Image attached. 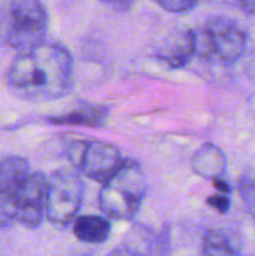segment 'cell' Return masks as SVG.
<instances>
[{
  "label": "cell",
  "mask_w": 255,
  "mask_h": 256,
  "mask_svg": "<svg viewBox=\"0 0 255 256\" xmlns=\"http://www.w3.org/2000/svg\"><path fill=\"white\" fill-rule=\"evenodd\" d=\"M101 2L117 9V10H128L134 4L135 0H101Z\"/></svg>",
  "instance_id": "cell-17"
},
{
  "label": "cell",
  "mask_w": 255,
  "mask_h": 256,
  "mask_svg": "<svg viewBox=\"0 0 255 256\" xmlns=\"http://www.w3.org/2000/svg\"><path fill=\"white\" fill-rule=\"evenodd\" d=\"M207 204H209L213 210H216L218 213H221V214H225V213L230 210V207H231L230 198H228L227 195H224V194H215V195H212V196L207 200Z\"/></svg>",
  "instance_id": "cell-16"
},
{
  "label": "cell",
  "mask_w": 255,
  "mask_h": 256,
  "mask_svg": "<svg viewBox=\"0 0 255 256\" xmlns=\"http://www.w3.org/2000/svg\"><path fill=\"white\" fill-rule=\"evenodd\" d=\"M195 33V52L216 56L225 63H233L245 52L248 33L240 22L228 16L210 18Z\"/></svg>",
  "instance_id": "cell-6"
},
{
  "label": "cell",
  "mask_w": 255,
  "mask_h": 256,
  "mask_svg": "<svg viewBox=\"0 0 255 256\" xmlns=\"http://www.w3.org/2000/svg\"><path fill=\"white\" fill-rule=\"evenodd\" d=\"M195 54V33L192 30L170 34L156 51V57L173 69L185 68Z\"/></svg>",
  "instance_id": "cell-8"
},
{
  "label": "cell",
  "mask_w": 255,
  "mask_h": 256,
  "mask_svg": "<svg viewBox=\"0 0 255 256\" xmlns=\"http://www.w3.org/2000/svg\"><path fill=\"white\" fill-rule=\"evenodd\" d=\"M239 195L248 214L255 218V178L243 176L239 178Z\"/></svg>",
  "instance_id": "cell-14"
},
{
  "label": "cell",
  "mask_w": 255,
  "mask_h": 256,
  "mask_svg": "<svg viewBox=\"0 0 255 256\" xmlns=\"http://www.w3.org/2000/svg\"><path fill=\"white\" fill-rule=\"evenodd\" d=\"M147 195V180L141 165L134 159L123 160L122 166L108 178L99 192L101 212L114 220H132Z\"/></svg>",
  "instance_id": "cell-3"
},
{
  "label": "cell",
  "mask_w": 255,
  "mask_h": 256,
  "mask_svg": "<svg viewBox=\"0 0 255 256\" xmlns=\"http://www.w3.org/2000/svg\"><path fill=\"white\" fill-rule=\"evenodd\" d=\"M48 15L41 0L0 2V48L27 50L45 42Z\"/></svg>",
  "instance_id": "cell-2"
},
{
  "label": "cell",
  "mask_w": 255,
  "mask_h": 256,
  "mask_svg": "<svg viewBox=\"0 0 255 256\" xmlns=\"http://www.w3.org/2000/svg\"><path fill=\"white\" fill-rule=\"evenodd\" d=\"M111 232V224L102 216L87 214L74 220V236L87 244L105 243Z\"/></svg>",
  "instance_id": "cell-12"
},
{
  "label": "cell",
  "mask_w": 255,
  "mask_h": 256,
  "mask_svg": "<svg viewBox=\"0 0 255 256\" xmlns=\"http://www.w3.org/2000/svg\"><path fill=\"white\" fill-rule=\"evenodd\" d=\"M213 184H215V188H216L218 194L228 195V192H231V188H230V184L224 180V177H222V178H216V180H213Z\"/></svg>",
  "instance_id": "cell-19"
},
{
  "label": "cell",
  "mask_w": 255,
  "mask_h": 256,
  "mask_svg": "<svg viewBox=\"0 0 255 256\" xmlns=\"http://www.w3.org/2000/svg\"><path fill=\"white\" fill-rule=\"evenodd\" d=\"M29 174L27 159L15 154H0V192L15 188Z\"/></svg>",
  "instance_id": "cell-13"
},
{
  "label": "cell",
  "mask_w": 255,
  "mask_h": 256,
  "mask_svg": "<svg viewBox=\"0 0 255 256\" xmlns=\"http://www.w3.org/2000/svg\"><path fill=\"white\" fill-rule=\"evenodd\" d=\"M84 183L78 172L60 168L47 177V220L66 228L77 218L83 204Z\"/></svg>",
  "instance_id": "cell-5"
},
{
  "label": "cell",
  "mask_w": 255,
  "mask_h": 256,
  "mask_svg": "<svg viewBox=\"0 0 255 256\" xmlns=\"http://www.w3.org/2000/svg\"><path fill=\"white\" fill-rule=\"evenodd\" d=\"M240 4L246 14L255 16V0H240Z\"/></svg>",
  "instance_id": "cell-20"
},
{
  "label": "cell",
  "mask_w": 255,
  "mask_h": 256,
  "mask_svg": "<svg viewBox=\"0 0 255 256\" xmlns=\"http://www.w3.org/2000/svg\"><path fill=\"white\" fill-rule=\"evenodd\" d=\"M153 2L158 3L162 9L174 14L188 12L197 4V0H153Z\"/></svg>",
  "instance_id": "cell-15"
},
{
  "label": "cell",
  "mask_w": 255,
  "mask_h": 256,
  "mask_svg": "<svg viewBox=\"0 0 255 256\" xmlns=\"http://www.w3.org/2000/svg\"><path fill=\"white\" fill-rule=\"evenodd\" d=\"M191 168L203 178H222L227 171V156L218 146L207 142L203 144L192 156Z\"/></svg>",
  "instance_id": "cell-9"
},
{
  "label": "cell",
  "mask_w": 255,
  "mask_h": 256,
  "mask_svg": "<svg viewBox=\"0 0 255 256\" xmlns=\"http://www.w3.org/2000/svg\"><path fill=\"white\" fill-rule=\"evenodd\" d=\"M9 92L27 102L65 98L74 86V60L59 44L42 42L20 51L6 70Z\"/></svg>",
  "instance_id": "cell-1"
},
{
  "label": "cell",
  "mask_w": 255,
  "mask_h": 256,
  "mask_svg": "<svg viewBox=\"0 0 255 256\" xmlns=\"http://www.w3.org/2000/svg\"><path fill=\"white\" fill-rule=\"evenodd\" d=\"M108 108L95 104H80L66 114L48 117L51 124L60 126H90L98 128L107 122Z\"/></svg>",
  "instance_id": "cell-10"
},
{
  "label": "cell",
  "mask_w": 255,
  "mask_h": 256,
  "mask_svg": "<svg viewBox=\"0 0 255 256\" xmlns=\"http://www.w3.org/2000/svg\"><path fill=\"white\" fill-rule=\"evenodd\" d=\"M66 154L77 171L102 184L123 164L119 148L105 141H72L66 148Z\"/></svg>",
  "instance_id": "cell-7"
},
{
  "label": "cell",
  "mask_w": 255,
  "mask_h": 256,
  "mask_svg": "<svg viewBox=\"0 0 255 256\" xmlns=\"http://www.w3.org/2000/svg\"><path fill=\"white\" fill-rule=\"evenodd\" d=\"M203 256H239L242 252V240L237 234L225 228L206 231L201 243Z\"/></svg>",
  "instance_id": "cell-11"
},
{
  "label": "cell",
  "mask_w": 255,
  "mask_h": 256,
  "mask_svg": "<svg viewBox=\"0 0 255 256\" xmlns=\"http://www.w3.org/2000/svg\"><path fill=\"white\" fill-rule=\"evenodd\" d=\"M47 219V177L30 172L20 184L0 192V228L20 224L36 230Z\"/></svg>",
  "instance_id": "cell-4"
},
{
  "label": "cell",
  "mask_w": 255,
  "mask_h": 256,
  "mask_svg": "<svg viewBox=\"0 0 255 256\" xmlns=\"http://www.w3.org/2000/svg\"><path fill=\"white\" fill-rule=\"evenodd\" d=\"M108 256H140L137 254V250L131 246H119L116 249H113Z\"/></svg>",
  "instance_id": "cell-18"
}]
</instances>
